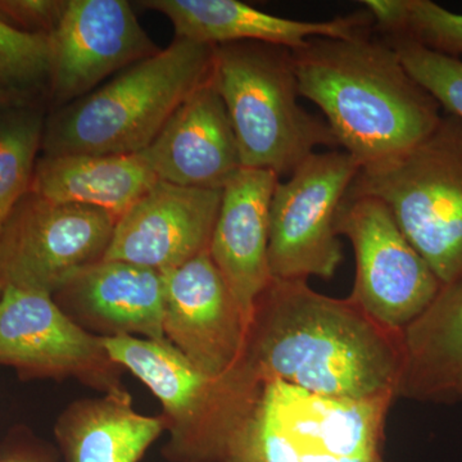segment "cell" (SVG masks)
<instances>
[{
	"label": "cell",
	"mask_w": 462,
	"mask_h": 462,
	"mask_svg": "<svg viewBox=\"0 0 462 462\" xmlns=\"http://www.w3.org/2000/svg\"><path fill=\"white\" fill-rule=\"evenodd\" d=\"M403 357V331L383 327L351 298L273 278L254 302L236 365L257 380L369 400L398 397Z\"/></svg>",
	"instance_id": "cell-1"
},
{
	"label": "cell",
	"mask_w": 462,
	"mask_h": 462,
	"mask_svg": "<svg viewBox=\"0 0 462 462\" xmlns=\"http://www.w3.org/2000/svg\"><path fill=\"white\" fill-rule=\"evenodd\" d=\"M373 32L312 38L291 51L300 97L321 109L339 147L361 169L402 156L442 120L437 100Z\"/></svg>",
	"instance_id": "cell-2"
},
{
	"label": "cell",
	"mask_w": 462,
	"mask_h": 462,
	"mask_svg": "<svg viewBox=\"0 0 462 462\" xmlns=\"http://www.w3.org/2000/svg\"><path fill=\"white\" fill-rule=\"evenodd\" d=\"M215 47L176 38L45 125L44 156L144 151L191 94L211 79Z\"/></svg>",
	"instance_id": "cell-3"
},
{
	"label": "cell",
	"mask_w": 462,
	"mask_h": 462,
	"mask_svg": "<svg viewBox=\"0 0 462 462\" xmlns=\"http://www.w3.org/2000/svg\"><path fill=\"white\" fill-rule=\"evenodd\" d=\"M394 398L327 397L260 380L224 462H387L385 420Z\"/></svg>",
	"instance_id": "cell-4"
},
{
	"label": "cell",
	"mask_w": 462,
	"mask_h": 462,
	"mask_svg": "<svg viewBox=\"0 0 462 462\" xmlns=\"http://www.w3.org/2000/svg\"><path fill=\"white\" fill-rule=\"evenodd\" d=\"M212 81L245 169L288 178L316 149L339 148L327 121L298 103L291 51L260 42L216 45Z\"/></svg>",
	"instance_id": "cell-5"
},
{
	"label": "cell",
	"mask_w": 462,
	"mask_h": 462,
	"mask_svg": "<svg viewBox=\"0 0 462 462\" xmlns=\"http://www.w3.org/2000/svg\"><path fill=\"white\" fill-rule=\"evenodd\" d=\"M346 194L375 197L442 285L462 275V121L442 116L402 156L361 169Z\"/></svg>",
	"instance_id": "cell-6"
},
{
	"label": "cell",
	"mask_w": 462,
	"mask_h": 462,
	"mask_svg": "<svg viewBox=\"0 0 462 462\" xmlns=\"http://www.w3.org/2000/svg\"><path fill=\"white\" fill-rule=\"evenodd\" d=\"M108 354L162 404L170 462H224L227 443L258 380L236 365L212 376L167 340L103 338Z\"/></svg>",
	"instance_id": "cell-7"
},
{
	"label": "cell",
	"mask_w": 462,
	"mask_h": 462,
	"mask_svg": "<svg viewBox=\"0 0 462 462\" xmlns=\"http://www.w3.org/2000/svg\"><path fill=\"white\" fill-rule=\"evenodd\" d=\"M360 165L343 149L316 152L273 189L269 215L273 278L331 279L343 263L337 217Z\"/></svg>",
	"instance_id": "cell-8"
},
{
	"label": "cell",
	"mask_w": 462,
	"mask_h": 462,
	"mask_svg": "<svg viewBox=\"0 0 462 462\" xmlns=\"http://www.w3.org/2000/svg\"><path fill=\"white\" fill-rule=\"evenodd\" d=\"M117 217L29 191L0 230V284L53 296L85 267L102 261Z\"/></svg>",
	"instance_id": "cell-9"
},
{
	"label": "cell",
	"mask_w": 462,
	"mask_h": 462,
	"mask_svg": "<svg viewBox=\"0 0 462 462\" xmlns=\"http://www.w3.org/2000/svg\"><path fill=\"white\" fill-rule=\"evenodd\" d=\"M337 233L352 243V300L391 330L403 331L430 306L442 282L416 252L383 200L346 194Z\"/></svg>",
	"instance_id": "cell-10"
},
{
	"label": "cell",
	"mask_w": 462,
	"mask_h": 462,
	"mask_svg": "<svg viewBox=\"0 0 462 462\" xmlns=\"http://www.w3.org/2000/svg\"><path fill=\"white\" fill-rule=\"evenodd\" d=\"M0 367L25 380L76 379L102 393L124 388V369L105 340L79 327L50 294L26 289L0 293Z\"/></svg>",
	"instance_id": "cell-11"
},
{
	"label": "cell",
	"mask_w": 462,
	"mask_h": 462,
	"mask_svg": "<svg viewBox=\"0 0 462 462\" xmlns=\"http://www.w3.org/2000/svg\"><path fill=\"white\" fill-rule=\"evenodd\" d=\"M51 38L50 83L57 103L76 102L161 50L126 0H67Z\"/></svg>",
	"instance_id": "cell-12"
},
{
	"label": "cell",
	"mask_w": 462,
	"mask_h": 462,
	"mask_svg": "<svg viewBox=\"0 0 462 462\" xmlns=\"http://www.w3.org/2000/svg\"><path fill=\"white\" fill-rule=\"evenodd\" d=\"M162 273L167 342L209 375L230 372L242 356L248 322L209 249Z\"/></svg>",
	"instance_id": "cell-13"
},
{
	"label": "cell",
	"mask_w": 462,
	"mask_h": 462,
	"mask_svg": "<svg viewBox=\"0 0 462 462\" xmlns=\"http://www.w3.org/2000/svg\"><path fill=\"white\" fill-rule=\"evenodd\" d=\"M223 190L157 181L116 223L103 260L169 272L208 251Z\"/></svg>",
	"instance_id": "cell-14"
},
{
	"label": "cell",
	"mask_w": 462,
	"mask_h": 462,
	"mask_svg": "<svg viewBox=\"0 0 462 462\" xmlns=\"http://www.w3.org/2000/svg\"><path fill=\"white\" fill-rule=\"evenodd\" d=\"M51 297L79 327L100 338L167 340L165 281L157 270L102 260L75 273Z\"/></svg>",
	"instance_id": "cell-15"
},
{
	"label": "cell",
	"mask_w": 462,
	"mask_h": 462,
	"mask_svg": "<svg viewBox=\"0 0 462 462\" xmlns=\"http://www.w3.org/2000/svg\"><path fill=\"white\" fill-rule=\"evenodd\" d=\"M143 152L158 181L224 189L242 162L233 125L212 76L176 109Z\"/></svg>",
	"instance_id": "cell-16"
},
{
	"label": "cell",
	"mask_w": 462,
	"mask_h": 462,
	"mask_svg": "<svg viewBox=\"0 0 462 462\" xmlns=\"http://www.w3.org/2000/svg\"><path fill=\"white\" fill-rule=\"evenodd\" d=\"M145 8L169 18L176 38L209 45L260 42L289 51L312 38L351 39L374 30L366 8L328 21L276 16L239 0H147Z\"/></svg>",
	"instance_id": "cell-17"
},
{
	"label": "cell",
	"mask_w": 462,
	"mask_h": 462,
	"mask_svg": "<svg viewBox=\"0 0 462 462\" xmlns=\"http://www.w3.org/2000/svg\"><path fill=\"white\" fill-rule=\"evenodd\" d=\"M281 180L266 170L242 169L223 189L209 254L247 322L273 276L269 266L270 203Z\"/></svg>",
	"instance_id": "cell-18"
},
{
	"label": "cell",
	"mask_w": 462,
	"mask_h": 462,
	"mask_svg": "<svg viewBox=\"0 0 462 462\" xmlns=\"http://www.w3.org/2000/svg\"><path fill=\"white\" fill-rule=\"evenodd\" d=\"M398 397L452 403L462 398V275L442 285L430 306L403 330Z\"/></svg>",
	"instance_id": "cell-19"
},
{
	"label": "cell",
	"mask_w": 462,
	"mask_h": 462,
	"mask_svg": "<svg viewBox=\"0 0 462 462\" xmlns=\"http://www.w3.org/2000/svg\"><path fill=\"white\" fill-rule=\"evenodd\" d=\"M158 181L144 152L42 156L30 191L60 203L93 207L121 217Z\"/></svg>",
	"instance_id": "cell-20"
},
{
	"label": "cell",
	"mask_w": 462,
	"mask_h": 462,
	"mask_svg": "<svg viewBox=\"0 0 462 462\" xmlns=\"http://www.w3.org/2000/svg\"><path fill=\"white\" fill-rule=\"evenodd\" d=\"M163 431L162 415L136 411L124 388L76 401L54 428L66 462H139Z\"/></svg>",
	"instance_id": "cell-21"
},
{
	"label": "cell",
	"mask_w": 462,
	"mask_h": 462,
	"mask_svg": "<svg viewBox=\"0 0 462 462\" xmlns=\"http://www.w3.org/2000/svg\"><path fill=\"white\" fill-rule=\"evenodd\" d=\"M374 30L391 39H404L438 53L462 54V14L431 0H365Z\"/></svg>",
	"instance_id": "cell-22"
},
{
	"label": "cell",
	"mask_w": 462,
	"mask_h": 462,
	"mask_svg": "<svg viewBox=\"0 0 462 462\" xmlns=\"http://www.w3.org/2000/svg\"><path fill=\"white\" fill-rule=\"evenodd\" d=\"M44 130L38 112L0 116V230L30 191Z\"/></svg>",
	"instance_id": "cell-23"
},
{
	"label": "cell",
	"mask_w": 462,
	"mask_h": 462,
	"mask_svg": "<svg viewBox=\"0 0 462 462\" xmlns=\"http://www.w3.org/2000/svg\"><path fill=\"white\" fill-rule=\"evenodd\" d=\"M384 39L396 51L404 69L437 100L440 108L462 121L460 58L438 53L404 39Z\"/></svg>",
	"instance_id": "cell-24"
},
{
	"label": "cell",
	"mask_w": 462,
	"mask_h": 462,
	"mask_svg": "<svg viewBox=\"0 0 462 462\" xmlns=\"http://www.w3.org/2000/svg\"><path fill=\"white\" fill-rule=\"evenodd\" d=\"M50 33L27 32L0 18V87H29L50 79Z\"/></svg>",
	"instance_id": "cell-25"
},
{
	"label": "cell",
	"mask_w": 462,
	"mask_h": 462,
	"mask_svg": "<svg viewBox=\"0 0 462 462\" xmlns=\"http://www.w3.org/2000/svg\"><path fill=\"white\" fill-rule=\"evenodd\" d=\"M66 5L60 0H0V18L23 32L51 35Z\"/></svg>",
	"instance_id": "cell-26"
},
{
	"label": "cell",
	"mask_w": 462,
	"mask_h": 462,
	"mask_svg": "<svg viewBox=\"0 0 462 462\" xmlns=\"http://www.w3.org/2000/svg\"><path fill=\"white\" fill-rule=\"evenodd\" d=\"M0 462H54V457L38 443L23 439L0 449Z\"/></svg>",
	"instance_id": "cell-27"
},
{
	"label": "cell",
	"mask_w": 462,
	"mask_h": 462,
	"mask_svg": "<svg viewBox=\"0 0 462 462\" xmlns=\"http://www.w3.org/2000/svg\"><path fill=\"white\" fill-rule=\"evenodd\" d=\"M17 99L16 91L0 88V106L11 105L12 102Z\"/></svg>",
	"instance_id": "cell-28"
},
{
	"label": "cell",
	"mask_w": 462,
	"mask_h": 462,
	"mask_svg": "<svg viewBox=\"0 0 462 462\" xmlns=\"http://www.w3.org/2000/svg\"><path fill=\"white\" fill-rule=\"evenodd\" d=\"M2 291H3V287H2V284H0V293H2Z\"/></svg>",
	"instance_id": "cell-29"
},
{
	"label": "cell",
	"mask_w": 462,
	"mask_h": 462,
	"mask_svg": "<svg viewBox=\"0 0 462 462\" xmlns=\"http://www.w3.org/2000/svg\"><path fill=\"white\" fill-rule=\"evenodd\" d=\"M0 88H2V87H0Z\"/></svg>",
	"instance_id": "cell-30"
}]
</instances>
